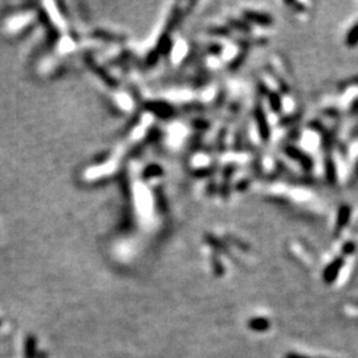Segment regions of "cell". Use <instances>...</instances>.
<instances>
[{
    "label": "cell",
    "mask_w": 358,
    "mask_h": 358,
    "mask_svg": "<svg viewBox=\"0 0 358 358\" xmlns=\"http://www.w3.org/2000/svg\"><path fill=\"white\" fill-rule=\"evenodd\" d=\"M284 153H285L290 159L296 161L305 171H310V170L313 169V166H314L313 159L310 158L309 155L304 153L302 150H300L298 147L293 146V145H286V146L284 147Z\"/></svg>",
    "instance_id": "6da1fadb"
},
{
    "label": "cell",
    "mask_w": 358,
    "mask_h": 358,
    "mask_svg": "<svg viewBox=\"0 0 358 358\" xmlns=\"http://www.w3.org/2000/svg\"><path fill=\"white\" fill-rule=\"evenodd\" d=\"M253 114H255V121H256L257 130H259L261 141H263V142H267V141L271 138V129H269L267 116H265V113H264V110L263 108H261L260 104H257V105L255 106Z\"/></svg>",
    "instance_id": "7a4b0ae2"
},
{
    "label": "cell",
    "mask_w": 358,
    "mask_h": 358,
    "mask_svg": "<svg viewBox=\"0 0 358 358\" xmlns=\"http://www.w3.org/2000/svg\"><path fill=\"white\" fill-rule=\"evenodd\" d=\"M351 216V207L349 204H341L337 212V220H335L334 226V235L338 236L341 234V231L347 226V223L350 220Z\"/></svg>",
    "instance_id": "3957f363"
},
{
    "label": "cell",
    "mask_w": 358,
    "mask_h": 358,
    "mask_svg": "<svg viewBox=\"0 0 358 358\" xmlns=\"http://www.w3.org/2000/svg\"><path fill=\"white\" fill-rule=\"evenodd\" d=\"M343 265V257H335L334 260H332L330 263L326 265V268L324 269V281L325 283H333L337 276H338L339 271Z\"/></svg>",
    "instance_id": "277c9868"
},
{
    "label": "cell",
    "mask_w": 358,
    "mask_h": 358,
    "mask_svg": "<svg viewBox=\"0 0 358 358\" xmlns=\"http://www.w3.org/2000/svg\"><path fill=\"white\" fill-rule=\"evenodd\" d=\"M244 18L247 22L257 26L269 27L273 24V19L268 14H263V12H255V11H244Z\"/></svg>",
    "instance_id": "5b68a950"
},
{
    "label": "cell",
    "mask_w": 358,
    "mask_h": 358,
    "mask_svg": "<svg viewBox=\"0 0 358 358\" xmlns=\"http://www.w3.org/2000/svg\"><path fill=\"white\" fill-rule=\"evenodd\" d=\"M325 178L330 186H334L337 183V167L330 157L325 159Z\"/></svg>",
    "instance_id": "8992f818"
},
{
    "label": "cell",
    "mask_w": 358,
    "mask_h": 358,
    "mask_svg": "<svg viewBox=\"0 0 358 358\" xmlns=\"http://www.w3.org/2000/svg\"><path fill=\"white\" fill-rule=\"evenodd\" d=\"M268 104L271 106V110L273 113H280L281 112V108H283V101H281V97L279 96L277 92H269L268 93Z\"/></svg>",
    "instance_id": "52a82bcc"
},
{
    "label": "cell",
    "mask_w": 358,
    "mask_h": 358,
    "mask_svg": "<svg viewBox=\"0 0 358 358\" xmlns=\"http://www.w3.org/2000/svg\"><path fill=\"white\" fill-rule=\"evenodd\" d=\"M345 46L347 48H355L358 46V23L351 27L345 36Z\"/></svg>",
    "instance_id": "ba28073f"
},
{
    "label": "cell",
    "mask_w": 358,
    "mask_h": 358,
    "mask_svg": "<svg viewBox=\"0 0 358 358\" xmlns=\"http://www.w3.org/2000/svg\"><path fill=\"white\" fill-rule=\"evenodd\" d=\"M354 251H355V244L353 243V241H346V243H343L342 248H341V252H342L343 256H349V255H351Z\"/></svg>",
    "instance_id": "9c48e42d"
},
{
    "label": "cell",
    "mask_w": 358,
    "mask_h": 358,
    "mask_svg": "<svg viewBox=\"0 0 358 358\" xmlns=\"http://www.w3.org/2000/svg\"><path fill=\"white\" fill-rule=\"evenodd\" d=\"M358 85V76H353L350 79L343 80L342 83H339V88H347V87H355Z\"/></svg>",
    "instance_id": "30bf717a"
},
{
    "label": "cell",
    "mask_w": 358,
    "mask_h": 358,
    "mask_svg": "<svg viewBox=\"0 0 358 358\" xmlns=\"http://www.w3.org/2000/svg\"><path fill=\"white\" fill-rule=\"evenodd\" d=\"M251 326L255 329H259V330H261V329H267L268 326V322L264 318H257V320H253L252 322H251Z\"/></svg>",
    "instance_id": "8fae6325"
},
{
    "label": "cell",
    "mask_w": 358,
    "mask_h": 358,
    "mask_svg": "<svg viewBox=\"0 0 358 358\" xmlns=\"http://www.w3.org/2000/svg\"><path fill=\"white\" fill-rule=\"evenodd\" d=\"M298 120V114H290V116H288V117H284L281 118V121H280V125H292L294 122V121Z\"/></svg>",
    "instance_id": "7c38bea8"
},
{
    "label": "cell",
    "mask_w": 358,
    "mask_h": 358,
    "mask_svg": "<svg viewBox=\"0 0 358 358\" xmlns=\"http://www.w3.org/2000/svg\"><path fill=\"white\" fill-rule=\"evenodd\" d=\"M231 24L236 28V30H241V31H248L249 27L245 23H240L238 20H231Z\"/></svg>",
    "instance_id": "4fadbf2b"
},
{
    "label": "cell",
    "mask_w": 358,
    "mask_h": 358,
    "mask_svg": "<svg viewBox=\"0 0 358 358\" xmlns=\"http://www.w3.org/2000/svg\"><path fill=\"white\" fill-rule=\"evenodd\" d=\"M286 4H288V6H290V7L296 8V10H298L300 12L304 11V8H305L304 6H302V4L297 3V2H286Z\"/></svg>",
    "instance_id": "5bb4252c"
},
{
    "label": "cell",
    "mask_w": 358,
    "mask_h": 358,
    "mask_svg": "<svg viewBox=\"0 0 358 358\" xmlns=\"http://www.w3.org/2000/svg\"><path fill=\"white\" fill-rule=\"evenodd\" d=\"M350 113H358V98H355L354 101L351 102Z\"/></svg>",
    "instance_id": "9a60e30c"
},
{
    "label": "cell",
    "mask_w": 358,
    "mask_h": 358,
    "mask_svg": "<svg viewBox=\"0 0 358 358\" xmlns=\"http://www.w3.org/2000/svg\"><path fill=\"white\" fill-rule=\"evenodd\" d=\"M351 181H353V182H357V181H358V161H357V163H355L354 170H353V175H351Z\"/></svg>",
    "instance_id": "2e32d148"
}]
</instances>
